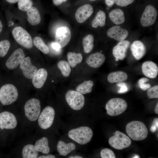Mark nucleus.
<instances>
[{
    "instance_id": "1",
    "label": "nucleus",
    "mask_w": 158,
    "mask_h": 158,
    "mask_svg": "<svg viewBox=\"0 0 158 158\" xmlns=\"http://www.w3.org/2000/svg\"><path fill=\"white\" fill-rule=\"evenodd\" d=\"M126 133L133 140H141L146 138L148 134L147 129L142 122L133 121L128 123L126 126Z\"/></svg>"
},
{
    "instance_id": "2",
    "label": "nucleus",
    "mask_w": 158,
    "mask_h": 158,
    "mask_svg": "<svg viewBox=\"0 0 158 158\" xmlns=\"http://www.w3.org/2000/svg\"><path fill=\"white\" fill-rule=\"evenodd\" d=\"M93 135L92 130L87 126H81L71 129L69 131L68 134L70 138L82 145L89 142Z\"/></svg>"
},
{
    "instance_id": "3",
    "label": "nucleus",
    "mask_w": 158,
    "mask_h": 158,
    "mask_svg": "<svg viewBox=\"0 0 158 158\" xmlns=\"http://www.w3.org/2000/svg\"><path fill=\"white\" fill-rule=\"evenodd\" d=\"M18 96L16 87L11 84H6L0 89V100L4 105H10L15 102Z\"/></svg>"
},
{
    "instance_id": "4",
    "label": "nucleus",
    "mask_w": 158,
    "mask_h": 158,
    "mask_svg": "<svg viewBox=\"0 0 158 158\" xmlns=\"http://www.w3.org/2000/svg\"><path fill=\"white\" fill-rule=\"evenodd\" d=\"M127 104L123 99L115 98L109 100L107 103L105 108L107 113L111 116L120 115L126 109Z\"/></svg>"
},
{
    "instance_id": "5",
    "label": "nucleus",
    "mask_w": 158,
    "mask_h": 158,
    "mask_svg": "<svg viewBox=\"0 0 158 158\" xmlns=\"http://www.w3.org/2000/svg\"><path fill=\"white\" fill-rule=\"evenodd\" d=\"M12 33L15 40L20 45L27 49L32 47L33 41L31 36L23 28L20 26L15 27Z\"/></svg>"
},
{
    "instance_id": "6",
    "label": "nucleus",
    "mask_w": 158,
    "mask_h": 158,
    "mask_svg": "<svg viewBox=\"0 0 158 158\" xmlns=\"http://www.w3.org/2000/svg\"><path fill=\"white\" fill-rule=\"evenodd\" d=\"M24 108L25 115L27 118L30 121H35L40 114V102L37 99L32 98L26 102Z\"/></svg>"
},
{
    "instance_id": "7",
    "label": "nucleus",
    "mask_w": 158,
    "mask_h": 158,
    "mask_svg": "<svg viewBox=\"0 0 158 158\" xmlns=\"http://www.w3.org/2000/svg\"><path fill=\"white\" fill-rule=\"evenodd\" d=\"M109 142L113 147L118 150H121L129 147L131 141L128 136L123 133L116 131L115 135L110 137Z\"/></svg>"
},
{
    "instance_id": "8",
    "label": "nucleus",
    "mask_w": 158,
    "mask_h": 158,
    "mask_svg": "<svg viewBox=\"0 0 158 158\" xmlns=\"http://www.w3.org/2000/svg\"><path fill=\"white\" fill-rule=\"evenodd\" d=\"M65 99L70 107L75 110L81 109L85 104L84 96L76 91L68 90L66 94Z\"/></svg>"
},
{
    "instance_id": "9",
    "label": "nucleus",
    "mask_w": 158,
    "mask_h": 158,
    "mask_svg": "<svg viewBox=\"0 0 158 158\" xmlns=\"http://www.w3.org/2000/svg\"><path fill=\"white\" fill-rule=\"evenodd\" d=\"M55 115V111L52 107L47 106L45 108L38 118L40 126L44 129L50 127L53 123Z\"/></svg>"
},
{
    "instance_id": "10",
    "label": "nucleus",
    "mask_w": 158,
    "mask_h": 158,
    "mask_svg": "<svg viewBox=\"0 0 158 158\" xmlns=\"http://www.w3.org/2000/svg\"><path fill=\"white\" fill-rule=\"evenodd\" d=\"M157 14V11L154 7L151 5L147 6L140 18L142 26L147 27L153 25L156 21Z\"/></svg>"
},
{
    "instance_id": "11",
    "label": "nucleus",
    "mask_w": 158,
    "mask_h": 158,
    "mask_svg": "<svg viewBox=\"0 0 158 158\" xmlns=\"http://www.w3.org/2000/svg\"><path fill=\"white\" fill-rule=\"evenodd\" d=\"M71 38V33L69 28L63 26L58 28L55 35V42L60 46L61 49L66 46Z\"/></svg>"
},
{
    "instance_id": "12",
    "label": "nucleus",
    "mask_w": 158,
    "mask_h": 158,
    "mask_svg": "<svg viewBox=\"0 0 158 158\" xmlns=\"http://www.w3.org/2000/svg\"><path fill=\"white\" fill-rule=\"evenodd\" d=\"M17 124L16 117L12 113L7 111L0 113V128L2 130L14 129Z\"/></svg>"
},
{
    "instance_id": "13",
    "label": "nucleus",
    "mask_w": 158,
    "mask_h": 158,
    "mask_svg": "<svg viewBox=\"0 0 158 158\" xmlns=\"http://www.w3.org/2000/svg\"><path fill=\"white\" fill-rule=\"evenodd\" d=\"M25 58V54L23 50L18 48L8 58L6 62V66L9 69H14L20 64Z\"/></svg>"
},
{
    "instance_id": "14",
    "label": "nucleus",
    "mask_w": 158,
    "mask_h": 158,
    "mask_svg": "<svg viewBox=\"0 0 158 158\" xmlns=\"http://www.w3.org/2000/svg\"><path fill=\"white\" fill-rule=\"evenodd\" d=\"M107 35L110 38L121 42L125 40L128 35V31L119 25H115L109 28Z\"/></svg>"
},
{
    "instance_id": "15",
    "label": "nucleus",
    "mask_w": 158,
    "mask_h": 158,
    "mask_svg": "<svg viewBox=\"0 0 158 158\" xmlns=\"http://www.w3.org/2000/svg\"><path fill=\"white\" fill-rule=\"evenodd\" d=\"M93 12V9L91 5L86 4L80 6L76 10L75 18L79 23H83L89 18Z\"/></svg>"
},
{
    "instance_id": "16",
    "label": "nucleus",
    "mask_w": 158,
    "mask_h": 158,
    "mask_svg": "<svg viewBox=\"0 0 158 158\" xmlns=\"http://www.w3.org/2000/svg\"><path fill=\"white\" fill-rule=\"evenodd\" d=\"M20 66L24 76L29 79H32L37 71V67L32 63L29 57L25 58L20 63Z\"/></svg>"
},
{
    "instance_id": "17",
    "label": "nucleus",
    "mask_w": 158,
    "mask_h": 158,
    "mask_svg": "<svg viewBox=\"0 0 158 158\" xmlns=\"http://www.w3.org/2000/svg\"><path fill=\"white\" fill-rule=\"evenodd\" d=\"M130 44V42L127 40L119 42L113 49L112 53L114 56L119 60H123L126 56Z\"/></svg>"
},
{
    "instance_id": "18",
    "label": "nucleus",
    "mask_w": 158,
    "mask_h": 158,
    "mask_svg": "<svg viewBox=\"0 0 158 158\" xmlns=\"http://www.w3.org/2000/svg\"><path fill=\"white\" fill-rule=\"evenodd\" d=\"M142 68L143 74L148 78H154L158 75V66L152 61H147L144 62L142 65Z\"/></svg>"
},
{
    "instance_id": "19",
    "label": "nucleus",
    "mask_w": 158,
    "mask_h": 158,
    "mask_svg": "<svg viewBox=\"0 0 158 158\" xmlns=\"http://www.w3.org/2000/svg\"><path fill=\"white\" fill-rule=\"evenodd\" d=\"M104 55L100 52H97L89 56L86 60L88 65L94 68L100 67L105 60Z\"/></svg>"
},
{
    "instance_id": "20",
    "label": "nucleus",
    "mask_w": 158,
    "mask_h": 158,
    "mask_svg": "<svg viewBox=\"0 0 158 158\" xmlns=\"http://www.w3.org/2000/svg\"><path fill=\"white\" fill-rule=\"evenodd\" d=\"M47 75V72L45 69L41 68L37 70L32 78L34 86L37 88H41L46 80Z\"/></svg>"
},
{
    "instance_id": "21",
    "label": "nucleus",
    "mask_w": 158,
    "mask_h": 158,
    "mask_svg": "<svg viewBox=\"0 0 158 158\" xmlns=\"http://www.w3.org/2000/svg\"><path fill=\"white\" fill-rule=\"evenodd\" d=\"M130 49L133 56L137 60L141 59L146 53L145 45L142 42L139 40L135 41L133 42Z\"/></svg>"
},
{
    "instance_id": "22",
    "label": "nucleus",
    "mask_w": 158,
    "mask_h": 158,
    "mask_svg": "<svg viewBox=\"0 0 158 158\" xmlns=\"http://www.w3.org/2000/svg\"><path fill=\"white\" fill-rule=\"evenodd\" d=\"M75 148V146L73 143H66L59 140L57 145V149L60 155L66 156Z\"/></svg>"
},
{
    "instance_id": "23",
    "label": "nucleus",
    "mask_w": 158,
    "mask_h": 158,
    "mask_svg": "<svg viewBox=\"0 0 158 158\" xmlns=\"http://www.w3.org/2000/svg\"><path fill=\"white\" fill-rule=\"evenodd\" d=\"M27 15L28 20L32 25H35L40 23L41 16L37 8L32 7L27 11Z\"/></svg>"
},
{
    "instance_id": "24",
    "label": "nucleus",
    "mask_w": 158,
    "mask_h": 158,
    "mask_svg": "<svg viewBox=\"0 0 158 158\" xmlns=\"http://www.w3.org/2000/svg\"><path fill=\"white\" fill-rule=\"evenodd\" d=\"M109 17L111 21L116 25L123 23L125 20L124 12L119 8L115 9L111 11L109 13Z\"/></svg>"
},
{
    "instance_id": "25",
    "label": "nucleus",
    "mask_w": 158,
    "mask_h": 158,
    "mask_svg": "<svg viewBox=\"0 0 158 158\" xmlns=\"http://www.w3.org/2000/svg\"><path fill=\"white\" fill-rule=\"evenodd\" d=\"M128 77L125 72L118 71L110 73L108 76L107 80L111 83L123 82L126 81Z\"/></svg>"
},
{
    "instance_id": "26",
    "label": "nucleus",
    "mask_w": 158,
    "mask_h": 158,
    "mask_svg": "<svg viewBox=\"0 0 158 158\" xmlns=\"http://www.w3.org/2000/svg\"><path fill=\"white\" fill-rule=\"evenodd\" d=\"M34 147L38 152L44 154H47L50 152L48 139L46 137H43L36 141Z\"/></svg>"
},
{
    "instance_id": "27",
    "label": "nucleus",
    "mask_w": 158,
    "mask_h": 158,
    "mask_svg": "<svg viewBox=\"0 0 158 158\" xmlns=\"http://www.w3.org/2000/svg\"><path fill=\"white\" fill-rule=\"evenodd\" d=\"M38 155V152L33 145H27L23 149L22 156L23 158H36Z\"/></svg>"
},
{
    "instance_id": "28",
    "label": "nucleus",
    "mask_w": 158,
    "mask_h": 158,
    "mask_svg": "<svg viewBox=\"0 0 158 158\" xmlns=\"http://www.w3.org/2000/svg\"><path fill=\"white\" fill-rule=\"evenodd\" d=\"M106 15L104 11H100L97 13L95 18L92 21V26L95 28L98 26L102 27L105 24Z\"/></svg>"
},
{
    "instance_id": "29",
    "label": "nucleus",
    "mask_w": 158,
    "mask_h": 158,
    "mask_svg": "<svg viewBox=\"0 0 158 158\" xmlns=\"http://www.w3.org/2000/svg\"><path fill=\"white\" fill-rule=\"evenodd\" d=\"M67 56L68 63L72 68L75 67L77 64L80 63L82 60V56L80 53L69 52L68 53Z\"/></svg>"
},
{
    "instance_id": "30",
    "label": "nucleus",
    "mask_w": 158,
    "mask_h": 158,
    "mask_svg": "<svg viewBox=\"0 0 158 158\" xmlns=\"http://www.w3.org/2000/svg\"><path fill=\"white\" fill-rule=\"evenodd\" d=\"M93 82L91 80L84 81L79 85L76 88V91L82 94L90 92L93 86Z\"/></svg>"
},
{
    "instance_id": "31",
    "label": "nucleus",
    "mask_w": 158,
    "mask_h": 158,
    "mask_svg": "<svg viewBox=\"0 0 158 158\" xmlns=\"http://www.w3.org/2000/svg\"><path fill=\"white\" fill-rule=\"evenodd\" d=\"M94 37L91 34L88 35L84 37L82 43L84 51L88 53L91 52L94 47Z\"/></svg>"
},
{
    "instance_id": "32",
    "label": "nucleus",
    "mask_w": 158,
    "mask_h": 158,
    "mask_svg": "<svg viewBox=\"0 0 158 158\" xmlns=\"http://www.w3.org/2000/svg\"><path fill=\"white\" fill-rule=\"evenodd\" d=\"M35 46L45 54H47L49 52L48 47L45 44L42 39L39 37H36L33 40Z\"/></svg>"
},
{
    "instance_id": "33",
    "label": "nucleus",
    "mask_w": 158,
    "mask_h": 158,
    "mask_svg": "<svg viewBox=\"0 0 158 158\" xmlns=\"http://www.w3.org/2000/svg\"><path fill=\"white\" fill-rule=\"evenodd\" d=\"M57 66L64 77H68L69 75L71 69L68 62L64 60H61L58 62Z\"/></svg>"
},
{
    "instance_id": "34",
    "label": "nucleus",
    "mask_w": 158,
    "mask_h": 158,
    "mask_svg": "<svg viewBox=\"0 0 158 158\" xmlns=\"http://www.w3.org/2000/svg\"><path fill=\"white\" fill-rule=\"evenodd\" d=\"M10 43L7 40L0 42V57H3L7 54L10 48Z\"/></svg>"
},
{
    "instance_id": "35",
    "label": "nucleus",
    "mask_w": 158,
    "mask_h": 158,
    "mask_svg": "<svg viewBox=\"0 0 158 158\" xmlns=\"http://www.w3.org/2000/svg\"><path fill=\"white\" fill-rule=\"evenodd\" d=\"M18 5L19 10L26 11L32 7V2L31 0H20L18 2Z\"/></svg>"
},
{
    "instance_id": "36",
    "label": "nucleus",
    "mask_w": 158,
    "mask_h": 158,
    "mask_svg": "<svg viewBox=\"0 0 158 158\" xmlns=\"http://www.w3.org/2000/svg\"><path fill=\"white\" fill-rule=\"evenodd\" d=\"M100 155L102 158H115V154L111 150L107 148H104L101 151Z\"/></svg>"
},
{
    "instance_id": "37",
    "label": "nucleus",
    "mask_w": 158,
    "mask_h": 158,
    "mask_svg": "<svg viewBox=\"0 0 158 158\" xmlns=\"http://www.w3.org/2000/svg\"><path fill=\"white\" fill-rule=\"evenodd\" d=\"M148 97L150 99L158 98V86L156 85L148 90L147 92Z\"/></svg>"
},
{
    "instance_id": "38",
    "label": "nucleus",
    "mask_w": 158,
    "mask_h": 158,
    "mask_svg": "<svg viewBox=\"0 0 158 158\" xmlns=\"http://www.w3.org/2000/svg\"><path fill=\"white\" fill-rule=\"evenodd\" d=\"M134 0H115V2L118 6H126L132 3Z\"/></svg>"
},
{
    "instance_id": "39",
    "label": "nucleus",
    "mask_w": 158,
    "mask_h": 158,
    "mask_svg": "<svg viewBox=\"0 0 158 158\" xmlns=\"http://www.w3.org/2000/svg\"><path fill=\"white\" fill-rule=\"evenodd\" d=\"M116 85L120 87V89L118 91V93H123L128 91V88L125 83L122 82H118Z\"/></svg>"
},
{
    "instance_id": "40",
    "label": "nucleus",
    "mask_w": 158,
    "mask_h": 158,
    "mask_svg": "<svg viewBox=\"0 0 158 158\" xmlns=\"http://www.w3.org/2000/svg\"><path fill=\"white\" fill-rule=\"evenodd\" d=\"M158 128V118H154L152 122V124L150 128V130L152 133L155 132Z\"/></svg>"
},
{
    "instance_id": "41",
    "label": "nucleus",
    "mask_w": 158,
    "mask_h": 158,
    "mask_svg": "<svg viewBox=\"0 0 158 158\" xmlns=\"http://www.w3.org/2000/svg\"><path fill=\"white\" fill-rule=\"evenodd\" d=\"M139 85L140 88L144 90H148L151 87V85L150 83H145L140 84Z\"/></svg>"
},
{
    "instance_id": "42",
    "label": "nucleus",
    "mask_w": 158,
    "mask_h": 158,
    "mask_svg": "<svg viewBox=\"0 0 158 158\" xmlns=\"http://www.w3.org/2000/svg\"><path fill=\"white\" fill-rule=\"evenodd\" d=\"M51 45L52 48L54 50L57 51L60 50L61 48L59 45L55 42H52Z\"/></svg>"
},
{
    "instance_id": "43",
    "label": "nucleus",
    "mask_w": 158,
    "mask_h": 158,
    "mask_svg": "<svg viewBox=\"0 0 158 158\" xmlns=\"http://www.w3.org/2000/svg\"><path fill=\"white\" fill-rule=\"evenodd\" d=\"M67 0H53L54 4L56 5H59Z\"/></svg>"
},
{
    "instance_id": "44",
    "label": "nucleus",
    "mask_w": 158,
    "mask_h": 158,
    "mask_svg": "<svg viewBox=\"0 0 158 158\" xmlns=\"http://www.w3.org/2000/svg\"><path fill=\"white\" fill-rule=\"evenodd\" d=\"M149 81V80L148 78H142L139 80L138 82L139 84L143 83L148 82Z\"/></svg>"
},
{
    "instance_id": "45",
    "label": "nucleus",
    "mask_w": 158,
    "mask_h": 158,
    "mask_svg": "<svg viewBox=\"0 0 158 158\" xmlns=\"http://www.w3.org/2000/svg\"><path fill=\"white\" fill-rule=\"evenodd\" d=\"M106 4L109 6L113 5L115 3V0H105Z\"/></svg>"
},
{
    "instance_id": "46",
    "label": "nucleus",
    "mask_w": 158,
    "mask_h": 158,
    "mask_svg": "<svg viewBox=\"0 0 158 158\" xmlns=\"http://www.w3.org/2000/svg\"><path fill=\"white\" fill-rule=\"evenodd\" d=\"M39 158H55V157L52 155L48 154L46 155H42L38 157Z\"/></svg>"
},
{
    "instance_id": "47",
    "label": "nucleus",
    "mask_w": 158,
    "mask_h": 158,
    "mask_svg": "<svg viewBox=\"0 0 158 158\" xmlns=\"http://www.w3.org/2000/svg\"><path fill=\"white\" fill-rule=\"evenodd\" d=\"M20 0H6L8 2L11 4H14L18 2Z\"/></svg>"
},
{
    "instance_id": "48",
    "label": "nucleus",
    "mask_w": 158,
    "mask_h": 158,
    "mask_svg": "<svg viewBox=\"0 0 158 158\" xmlns=\"http://www.w3.org/2000/svg\"><path fill=\"white\" fill-rule=\"evenodd\" d=\"M154 111L155 113L158 114V103H157L154 109Z\"/></svg>"
},
{
    "instance_id": "49",
    "label": "nucleus",
    "mask_w": 158,
    "mask_h": 158,
    "mask_svg": "<svg viewBox=\"0 0 158 158\" xmlns=\"http://www.w3.org/2000/svg\"><path fill=\"white\" fill-rule=\"evenodd\" d=\"M69 158H82V157L79 156H70Z\"/></svg>"
},
{
    "instance_id": "50",
    "label": "nucleus",
    "mask_w": 158,
    "mask_h": 158,
    "mask_svg": "<svg viewBox=\"0 0 158 158\" xmlns=\"http://www.w3.org/2000/svg\"><path fill=\"white\" fill-rule=\"evenodd\" d=\"M3 25L1 21L0 20V33L2 30Z\"/></svg>"
},
{
    "instance_id": "51",
    "label": "nucleus",
    "mask_w": 158,
    "mask_h": 158,
    "mask_svg": "<svg viewBox=\"0 0 158 158\" xmlns=\"http://www.w3.org/2000/svg\"><path fill=\"white\" fill-rule=\"evenodd\" d=\"M133 158H140L139 156L138 155H135Z\"/></svg>"
},
{
    "instance_id": "52",
    "label": "nucleus",
    "mask_w": 158,
    "mask_h": 158,
    "mask_svg": "<svg viewBox=\"0 0 158 158\" xmlns=\"http://www.w3.org/2000/svg\"><path fill=\"white\" fill-rule=\"evenodd\" d=\"M115 60L116 61H118V59H116V58L115 59Z\"/></svg>"
},
{
    "instance_id": "53",
    "label": "nucleus",
    "mask_w": 158,
    "mask_h": 158,
    "mask_svg": "<svg viewBox=\"0 0 158 158\" xmlns=\"http://www.w3.org/2000/svg\"><path fill=\"white\" fill-rule=\"evenodd\" d=\"M1 102V100H0V102Z\"/></svg>"
},
{
    "instance_id": "54",
    "label": "nucleus",
    "mask_w": 158,
    "mask_h": 158,
    "mask_svg": "<svg viewBox=\"0 0 158 158\" xmlns=\"http://www.w3.org/2000/svg\"><path fill=\"white\" fill-rule=\"evenodd\" d=\"M90 1H95V0H89Z\"/></svg>"
}]
</instances>
